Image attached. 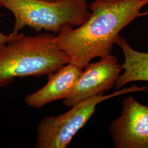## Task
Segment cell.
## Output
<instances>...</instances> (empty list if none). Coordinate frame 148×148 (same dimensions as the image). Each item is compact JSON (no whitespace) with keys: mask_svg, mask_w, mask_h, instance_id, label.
Here are the masks:
<instances>
[{"mask_svg":"<svg viewBox=\"0 0 148 148\" xmlns=\"http://www.w3.org/2000/svg\"><path fill=\"white\" fill-rule=\"evenodd\" d=\"M0 7L14 16L13 35L26 27L57 35L80 26L91 14L87 0H0Z\"/></svg>","mask_w":148,"mask_h":148,"instance_id":"3957f363","label":"cell"},{"mask_svg":"<svg viewBox=\"0 0 148 148\" xmlns=\"http://www.w3.org/2000/svg\"><path fill=\"white\" fill-rule=\"evenodd\" d=\"M148 16V11H145L144 12H142V13H139L138 15V17H140V16Z\"/></svg>","mask_w":148,"mask_h":148,"instance_id":"30bf717a","label":"cell"},{"mask_svg":"<svg viewBox=\"0 0 148 148\" xmlns=\"http://www.w3.org/2000/svg\"><path fill=\"white\" fill-rule=\"evenodd\" d=\"M83 69L68 63L53 74L48 75L47 83L36 92L25 96L24 101L32 108L40 109L54 101L68 97Z\"/></svg>","mask_w":148,"mask_h":148,"instance_id":"52a82bcc","label":"cell"},{"mask_svg":"<svg viewBox=\"0 0 148 148\" xmlns=\"http://www.w3.org/2000/svg\"><path fill=\"white\" fill-rule=\"evenodd\" d=\"M147 5L148 0H95L89 5L88 19L56 35V42L69 63L84 69L92 59L111 54L120 32Z\"/></svg>","mask_w":148,"mask_h":148,"instance_id":"6da1fadb","label":"cell"},{"mask_svg":"<svg viewBox=\"0 0 148 148\" xmlns=\"http://www.w3.org/2000/svg\"><path fill=\"white\" fill-rule=\"evenodd\" d=\"M2 16L0 14V18ZM12 36L13 35H11V34L10 35H5L0 31V48L8 42L12 38Z\"/></svg>","mask_w":148,"mask_h":148,"instance_id":"9c48e42d","label":"cell"},{"mask_svg":"<svg viewBox=\"0 0 148 148\" xmlns=\"http://www.w3.org/2000/svg\"><path fill=\"white\" fill-rule=\"evenodd\" d=\"M121 70L118 59L111 54L101 57L97 62L90 63L83 69L71 94L64 99V105L71 108L108 91L115 86Z\"/></svg>","mask_w":148,"mask_h":148,"instance_id":"8992f818","label":"cell"},{"mask_svg":"<svg viewBox=\"0 0 148 148\" xmlns=\"http://www.w3.org/2000/svg\"><path fill=\"white\" fill-rule=\"evenodd\" d=\"M69 62L55 34L27 36L20 32L0 48V87L10 85L16 77L53 74Z\"/></svg>","mask_w":148,"mask_h":148,"instance_id":"7a4b0ae2","label":"cell"},{"mask_svg":"<svg viewBox=\"0 0 148 148\" xmlns=\"http://www.w3.org/2000/svg\"><path fill=\"white\" fill-rule=\"evenodd\" d=\"M109 1H118V0H109Z\"/></svg>","mask_w":148,"mask_h":148,"instance_id":"8fae6325","label":"cell"},{"mask_svg":"<svg viewBox=\"0 0 148 148\" xmlns=\"http://www.w3.org/2000/svg\"><path fill=\"white\" fill-rule=\"evenodd\" d=\"M116 44L121 48L124 55V62L121 65L123 73L115 83L117 90L134 81H148V53L134 49L120 35Z\"/></svg>","mask_w":148,"mask_h":148,"instance_id":"ba28073f","label":"cell"},{"mask_svg":"<svg viewBox=\"0 0 148 148\" xmlns=\"http://www.w3.org/2000/svg\"><path fill=\"white\" fill-rule=\"evenodd\" d=\"M147 91V86L134 85L122 87L109 95L101 94L81 101L63 114L44 117L37 126L36 148H66L74 136L95 114L99 104L119 95Z\"/></svg>","mask_w":148,"mask_h":148,"instance_id":"277c9868","label":"cell"},{"mask_svg":"<svg viewBox=\"0 0 148 148\" xmlns=\"http://www.w3.org/2000/svg\"><path fill=\"white\" fill-rule=\"evenodd\" d=\"M46 1H57V0H46Z\"/></svg>","mask_w":148,"mask_h":148,"instance_id":"7c38bea8","label":"cell"},{"mask_svg":"<svg viewBox=\"0 0 148 148\" xmlns=\"http://www.w3.org/2000/svg\"><path fill=\"white\" fill-rule=\"evenodd\" d=\"M115 148H148V106L132 95L122 102L121 114L110 125Z\"/></svg>","mask_w":148,"mask_h":148,"instance_id":"5b68a950","label":"cell"}]
</instances>
